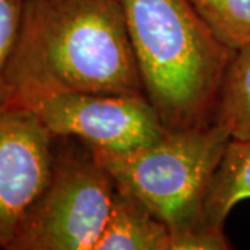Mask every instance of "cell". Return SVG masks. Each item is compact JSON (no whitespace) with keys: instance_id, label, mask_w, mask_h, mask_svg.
I'll return each instance as SVG.
<instances>
[{"instance_id":"3957f363","label":"cell","mask_w":250,"mask_h":250,"mask_svg":"<svg viewBox=\"0 0 250 250\" xmlns=\"http://www.w3.org/2000/svg\"><path fill=\"white\" fill-rule=\"evenodd\" d=\"M231 138L225 125L211 123L167 132L160 141L129 152H89L107 171L116 188L142 200L167 224L174 250L189 233L213 227L206 221L203 203Z\"/></svg>"},{"instance_id":"52a82bcc","label":"cell","mask_w":250,"mask_h":250,"mask_svg":"<svg viewBox=\"0 0 250 250\" xmlns=\"http://www.w3.org/2000/svg\"><path fill=\"white\" fill-rule=\"evenodd\" d=\"M95 250H171L170 229L142 200L116 188Z\"/></svg>"},{"instance_id":"8992f818","label":"cell","mask_w":250,"mask_h":250,"mask_svg":"<svg viewBox=\"0 0 250 250\" xmlns=\"http://www.w3.org/2000/svg\"><path fill=\"white\" fill-rule=\"evenodd\" d=\"M54 136L25 107L0 108V249L9 250L29 207L45 189Z\"/></svg>"},{"instance_id":"7a4b0ae2","label":"cell","mask_w":250,"mask_h":250,"mask_svg":"<svg viewBox=\"0 0 250 250\" xmlns=\"http://www.w3.org/2000/svg\"><path fill=\"white\" fill-rule=\"evenodd\" d=\"M143 85L168 132L214 121L232 47L189 0H118Z\"/></svg>"},{"instance_id":"6da1fadb","label":"cell","mask_w":250,"mask_h":250,"mask_svg":"<svg viewBox=\"0 0 250 250\" xmlns=\"http://www.w3.org/2000/svg\"><path fill=\"white\" fill-rule=\"evenodd\" d=\"M7 83L9 106L64 92L145 95L118 0H25Z\"/></svg>"},{"instance_id":"8fae6325","label":"cell","mask_w":250,"mask_h":250,"mask_svg":"<svg viewBox=\"0 0 250 250\" xmlns=\"http://www.w3.org/2000/svg\"><path fill=\"white\" fill-rule=\"evenodd\" d=\"M25 0H0V108L7 104V70L17 45Z\"/></svg>"},{"instance_id":"ba28073f","label":"cell","mask_w":250,"mask_h":250,"mask_svg":"<svg viewBox=\"0 0 250 250\" xmlns=\"http://www.w3.org/2000/svg\"><path fill=\"white\" fill-rule=\"evenodd\" d=\"M250 199V138H231L206 192L203 211L210 225L224 229L235 206Z\"/></svg>"},{"instance_id":"5b68a950","label":"cell","mask_w":250,"mask_h":250,"mask_svg":"<svg viewBox=\"0 0 250 250\" xmlns=\"http://www.w3.org/2000/svg\"><path fill=\"white\" fill-rule=\"evenodd\" d=\"M20 107L31 110L54 138H75L88 149L129 152L168 132L145 95L64 92Z\"/></svg>"},{"instance_id":"9c48e42d","label":"cell","mask_w":250,"mask_h":250,"mask_svg":"<svg viewBox=\"0 0 250 250\" xmlns=\"http://www.w3.org/2000/svg\"><path fill=\"white\" fill-rule=\"evenodd\" d=\"M213 123L225 125L232 138H250V43L236 49L228 64Z\"/></svg>"},{"instance_id":"277c9868","label":"cell","mask_w":250,"mask_h":250,"mask_svg":"<svg viewBox=\"0 0 250 250\" xmlns=\"http://www.w3.org/2000/svg\"><path fill=\"white\" fill-rule=\"evenodd\" d=\"M56 146L50 177L29 207L9 250H95L116 185L88 147Z\"/></svg>"},{"instance_id":"30bf717a","label":"cell","mask_w":250,"mask_h":250,"mask_svg":"<svg viewBox=\"0 0 250 250\" xmlns=\"http://www.w3.org/2000/svg\"><path fill=\"white\" fill-rule=\"evenodd\" d=\"M206 24L233 50L250 43V0H189Z\"/></svg>"}]
</instances>
